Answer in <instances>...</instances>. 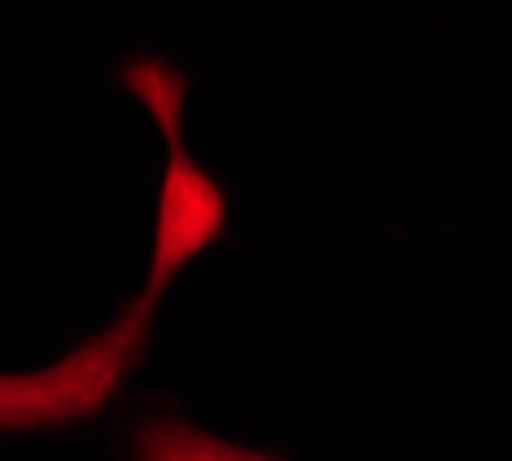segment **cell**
<instances>
[{"mask_svg": "<svg viewBox=\"0 0 512 461\" xmlns=\"http://www.w3.org/2000/svg\"><path fill=\"white\" fill-rule=\"evenodd\" d=\"M213 199L208 185L190 176V166L171 171V203H167V226L157 240V268L148 296L97 342L79 346L70 360L42 369V374H0V429H42V425H65V420H84L116 392L120 374L134 365L139 342L153 319V300L167 286V272L180 268V259L203 240V231L213 226V213L194 217V208Z\"/></svg>", "mask_w": 512, "mask_h": 461, "instance_id": "1", "label": "cell"}, {"mask_svg": "<svg viewBox=\"0 0 512 461\" xmlns=\"http://www.w3.org/2000/svg\"><path fill=\"white\" fill-rule=\"evenodd\" d=\"M139 461H268L259 452L231 448L222 438H208L199 429H185L176 420H157L139 434Z\"/></svg>", "mask_w": 512, "mask_h": 461, "instance_id": "2", "label": "cell"}]
</instances>
